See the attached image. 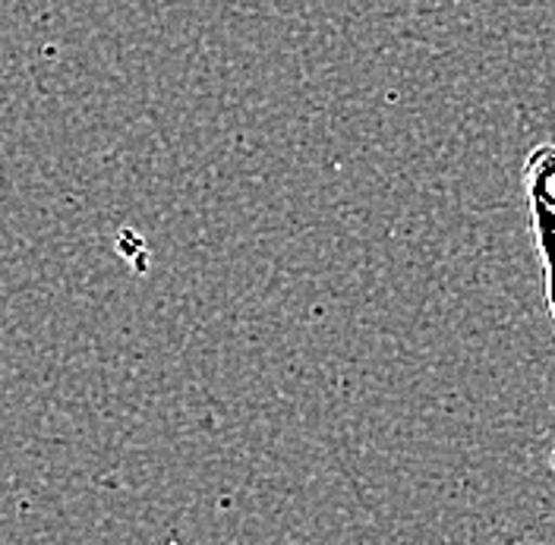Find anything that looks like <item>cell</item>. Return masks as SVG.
I'll return each instance as SVG.
<instances>
[{
  "mask_svg": "<svg viewBox=\"0 0 555 545\" xmlns=\"http://www.w3.org/2000/svg\"><path fill=\"white\" fill-rule=\"evenodd\" d=\"M524 199L533 224V239L543 262V287H546V307L555 322V142H540L524 158Z\"/></svg>",
  "mask_w": 555,
  "mask_h": 545,
  "instance_id": "cell-1",
  "label": "cell"
},
{
  "mask_svg": "<svg viewBox=\"0 0 555 545\" xmlns=\"http://www.w3.org/2000/svg\"><path fill=\"white\" fill-rule=\"evenodd\" d=\"M550 464H553V470H555V447H553V457H550Z\"/></svg>",
  "mask_w": 555,
  "mask_h": 545,
  "instance_id": "cell-2",
  "label": "cell"
}]
</instances>
